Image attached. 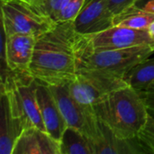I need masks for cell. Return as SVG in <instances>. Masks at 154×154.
Masks as SVG:
<instances>
[{
    "instance_id": "obj_1",
    "label": "cell",
    "mask_w": 154,
    "mask_h": 154,
    "mask_svg": "<svg viewBox=\"0 0 154 154\" xmlns=\"http://www.w3.org/2000/svg\"><path fill=\"white\" fill-rule=\"evenodd\" d=\"M73 21L57 23L37 38L30 73L47 85L69 84L78 74Z\"/></svg>"
},
{
    "instance_id": "obj_20",
    "label": "cell",
    "mask_w": 154,
    "mask_h": 154,
    "mask_svg": "<svg viewBox=\"0 0 154 154\" xmlns=\"http://www.w3.org/2000/svg\"><path fill=\"white\" fill-rule=\"evenodd\" d=\"M107 2L111 12L114 15H116L133 5H135L137 0H107Z\"/></svg>"
},
{
    "instance_id": "obj_26",
    "label": "cell",
    "mask_w": 154,
    "mask_h": 154,
    "mask_svg": "<svg viewBox=\"0 0 154 154\" xmlns=\"http://www.w3.org/2000/svg\"><path fill=\"white\" fill-rule=\"evenodd\" d=\"M137 1H138V0H137ZM136 3H137V2H136Z\"/></svg>"
},
{
    "instance_id": "obj_8",
    "label": "cell",
    "mask_w": 154,
    "mask_h": 154,
    "mask_svg": "<svg viewBox=\"0 0 154 154\" xmlns=\"http://www.w3.org/2000/svg\"><path fill=\"white\" fill-rule=\"evenodd\" d=\"M37 38L30 34L5 35L2 32L1 65L15 73L31 74L30 67Z\"/></svg>"
},
{
    "instance_id": "obj_12",
    "label": "cell",
    "mask_w": 154,
    "mask_h": 154,
    "mask_svg": "<svg viewBox=\"0 0 154 154\" xmlns=\"http://www.w3.org/2000/svg\"><path fill=\"white\" fill-rule=\"evenodd\" d=\"M0 103V154H13L17 140L26 127L23 120L12 110L8 96L5 93H1Z\"/></svg>"
},
{
    "instance_id": "obj_9",
    "label": "cell",
    "mask_w": 154,
    "mask_h": 154,
    "mask_svg": "<svg viewBox=\"0 0 154 154\" xmlns=\"http://www.w3.org/2000/svg\"><path fill=\"white\" fill-rule=\"evenodd\" d=\"M114 16L107 0H87L73 25L79 35L97 33L114 26Z\"/></svg>"
},
{
    "instance_id": "obj_22",
    "label": "cell",
    "mask_w": 154,
    "mask_h": 154,
    "mask_svg": "<svg viewBox=\"0 0 154 154\" xmlns=\"http://www.w3.org/2000/svg\"><path fill=\"white\" fill-rule=\"evenodd\" d=\"M144 98H145L149 114L154 116V97H144Z\"/></svg>"
},
{
    "instance_id": "obj_7",
    "label": "cell",
    "mask_w": 154,
    "mask_h": 154,
    "mask_svg": "<svg viewBox=\"0 0 154 154\" xmlns=\"http://www.w3.org/2000/svg\"><path fill=\"white\" fill-rule=\"evenodd\" d=\"M49 87L67 125L80 131L92 141L98 125V119L94 114L93 107L84 106L78 102L72 96L69 84L49 85Z\"/></svg>"
},
{
    "instance_id": "obj_21",
    "label": "cell",
    "mask_w": 154,
    "mask_h": 154,
    "mask_svg": "<svg viewBox=\"0 0 154 154\" xmlns=\"http://www.w3.org/2000/svg\"><path fill=\"white\" fill-rule=\"evenodd\" d=\"M136 5L143 10L154 14V0H138Z\"/></svg>"
},
{
    "instance_id": "obj_11",
    "label": "cell",
    "mask_w": 154,
    "mask_h": 154,
    "mask_svg": "<svg viewBox=\"0 0 154 154\" xmlns=\"http://www.w3.org/2000/svg\"><path fill=\"white\" fill-rule=\"evenodd\" d=\"M36 96L46 133L60 142L68 125L49 85L39 82Z\"/></svg>"
},
{
    "instance_id": "obj_4",
    "label": "cell",
    "mask_w": 154,
    "mask_h": 154,
    "mask_svg": "<svg viewBox=\"0 0 154 154\" xmlns=\"http://www.w3.org/2000/svg\"><path fill=\"white\" fill-rule=\"evenodd\" d=\"M0 1L2 28L5 35L21 33L39 38L57 23L24 0Z\"/></svg>"
},
{
    "instance_id": "obj_5",
    "label": "cell",
    "mask_w": 154,
    "mask_h": 154,
    "mask_svg": "<svg viewBox=\"0 0 154 154\" xmlns=\"http://www.w3.org/2000/svg\"><path fill=\"white\" fill-rule=\"evenodd\" d=\"M69 85L72 96L87 107H93L111 92L128 86L123 78L94 70H79Z\"/></svg>"
},
{
    "instance_id": "obj_18",
    "label": "cell",
    "mask_w": 154,
    "mask_h": 154,
    "mask_svg": "<svg viewBox=\"0 0 154 154\" xmlns=\"http://www.w3.org/2000/svg\"><path fill=\"white\" fill-rule=\"evenodd\" d=\"M87 0H67L61 10L55 17V23L73 21L82 9Z\"/></svg>"
},
{
    "instance_id": "obj_13",
    "label": "cell",
    "mask_w": 154,
    "mask_h": 154,
    "mask_svg": "<svg viewBox=\"0 0 154 154\" xmlns=\"http://www.w3.org/2000/svg\"><path fill=\"white\" fill-rule=\"evenodd\" d=\"M60 142L37 127L23 130L14 148L13 154H60Z\"/></svg>"
},
{
    "instance_id": "obj_15",
    "label": "cell",
    "mask_w": 154,
    "mask_h": 154,
    "mask_svg": "<svg viewBox=\"0 0 154 154\" xmlns=\"http://www.w3.org/2000/svg\"><path fill=\"white\" fill-rule=\"evenodd\" d=\"M154 20V14L143 10L136 4L114 16V25L126 28L147 30Z\"/></svg>"
},
{
    "instance_id": "obj_25",
    "label": "cell",
    "mask_w": 154,
    "mask_h": 154,
    "mask_svg": "<svg viewBox=\"0 0 154 154\" xmlns=\"http://www.w3.org/2000/svg\"><path fill=\"white\" fill-rule=\"evenodd\" d=\"M24 1H26V0H24Z\"/></svg>"
},
{
    "instance_id": "obj_10",
    "label": "cell",
    "mask_w": 154,
    "mask_h": 154,
    "mask_svg": "<svg viewBox=\"0 0 154 154\" xmlns=\"http://www.w3.org/2000/svg\"><path fill=\"white\" fill-rule=\"evenodd\" d=\"M91 142L94 154L148 153L138 136L134 138H122L99 120L97 134Z\"/></svg>"
},
{
    "instance_id": "obj_17",
    "label": "cell",
    "mask_w": 154,
    "mask_h": 154,
    "mask_svg": "<svg viewBox=\"0 0 154 154\" xmlns=\"http://www.w3.org/2000/svg\"><path fill=\"white\" fill-rule=\"evenodd\" d=\"M26 2L38 12L54 21L67 0H26Z\"/></svg>"
},
{
    "instance_id": "obj_6",
    "label": "cell",
    "mask_w": 154,
    "mask_h": 154,
    "mask_svg": "<svg viewBox=\"0 0 154 154\" xmlns=\"http://www.w3.org/2000/svg\"><path fill=\"white\" fill-rule=\"evenodd\" d=\"M79 42L93 51L119 50L137 46H154V41L147 30H137L114 25L103 32L79 35Z\"/></svg>"
},
{
    "instance_id": "obj_14",
    "label": "cell",
    "mask_w": 154,
    "mask_h": 154,
    "mask_svg": "<svg viewBox=\"0 0 154 154\" xmlns=\"http://www.w3.org/2000/svg\"><path fill=\"white\" fill-rule=\"evenodd\" d=\"M60 154H94L89 137L80 131L68 126L60 141Z\"/></svg>"
},
{
    "instance_id": "obj_23",
    "label": "cell",
    "mask_w": 154,
    "mask_h": 154,
    "mask_svg": "<svg viewBox=\"0 0 154 154\" xmlns=\"http://www.w3.org/2000/svg\"><path fill=\"white\" fill-rule=\"evenodd\" d=\"M144 97H154V83L143 93H142Z\"/></svg>"
},
{
    "instance_id": "obj_24",
    "label": "cell",
    "mask_w": 154,
    "mask_h": 154,
    "mask_svg": "<svg viewBox=\"0 0 154 154\" xmlns=\"http://www.w3.org/2000/svg\"><path fill=\"white\" fill-rule=\"evenodd\" d=\"M147 31H148V33L151 36V38L154 41V20L152 22V23L149 25V27L147 28Z\"/></svg>"
},
{
    "instance_id": "obj_16",
    "label": "cell",
    "mask_w": 154,
    "mask_h": 154,
    "mask_svg": "<svg viewBox=\"0 0 154 154\" xmlns=\"http://www.w3.org/2000/svg\"><path fill=\"white\" fill-rule=\"evenodd\" d=\"M128 86L145 92L154 83V58H147L136 64L125 77Z\"/></svg>"
},
{
    "instance_id": "obj_19",
    "label": "cell",
    "mask_w": 154,
    "mask_h": 154,
    "mask_svg": "<svg viewBox=\"0 0 154 154\" xmlns=\"http://www.w3.org/2000/svg\"><path fill=\"white\" fill-rule=\"evenodd\" d=\"M138 138L148 153H154V116L149 114L148 119L138 134Z\"/></svg>"
},
{
    "instance_id": "obj_2",
    "label": "cell",
    "mask_w": 154,
    "mask_h": 154,
    "mask_svg": "<svg viewBox=\"0 0 154 154\" xmlns=\"http://www.w3.org/2000/svg\"><path fill=\"white\" fill-rule=\"evenodd\" d=\"M97 118L122 138L137 137L149 112L143 95L130 86L116 89L93 106Z\"/></svg>"
},
{
    "instance_id": "obj_3",
    "label": "cell",
    "mask_w": 154,
    "mask_h": 154,
    "mask_svg": "<svg viewBox=\"0 0 154 154\" xmlns=\"http://www.w3.org/2000/svg\"><path fill=\"white\" fill-rule=\"evenodd\" d=\"M78 37V35H77ZM154 52V46L144 45L119 50L93 51L76 40V57L79 70H94L125 79L139 62Z\"/></svg>"
}]
</instances>
